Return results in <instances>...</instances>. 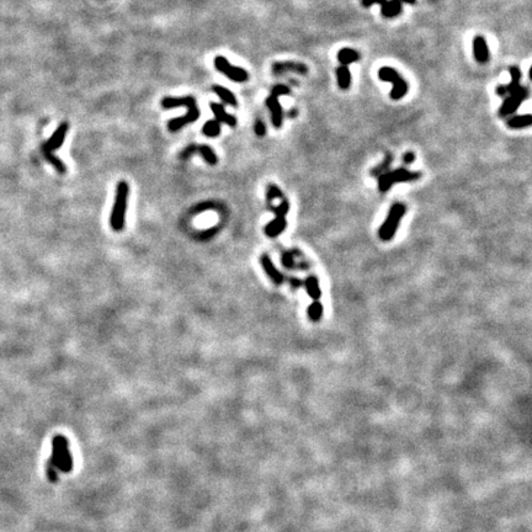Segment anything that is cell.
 <instances>
[{"label": "cell", "mask_w": 532, "mask_h": 532, "mask_svg": "<svg viewBox=\"0 0 532 532\" xmlns=\"http://www.w3.org/2000/svg\"><path fill=\"white\" fill-rule=\"evenodd\" d=\"M162 106L164 108H174L177 106H186L188 108L186 115L181 117L173 118L168 122V128L170 132H177L181 130L184 126L192 123L197 121L200 117V110H198L197 102L193 96H182V97H164L162 100Z\"/></svg>", "instance_id": "1"}, {"label": "cell", "mask_w": 532, "mask_h": 532, "mask_svg": "<svg viewBox=\"0 0 532 532\" xmlns=\"http://www.w3.org/2000/svg\"><path fill=\"white\" fill-rule=\"evenodd\" d=\"M128 195H130V186H128L127 182H118L117 186H116L115 202H113L112 212H111L110 217L111 228L115 232H121L125 227Z\"/></svg>", "instance_id": "2"}, {"label": "cell", "mask_w": 532, "mask_h": 532, "mask_svg": "<svg viewBox=\"0 0 532 532\" xmlns=\"http://www.w3.org/2000/svg\"><path fill=\"white\" fill-rule=\"evenodd\" d=\"M51 462L58 471L68 473L73 469V457H72L69 443L64 436L57 435L52 440V456Z\"/></svg>", "instance_id": "3"}, {"label": "cell", "mask_w": 532, "mask_h": 532, "mask_svg": "<svg viewBox=\"0 0 532 532\" xmlns=\"http://www.w3.org/2000/svg\"><path fill=\"white\" fill-rule=\"evenodd\" d=\"M291 92V89L288 87L283 84H277L272 88L271 90L270 96L266 99L265 105L268 107L271 112V121H272V125L276 128H280L282 125L283 120V113H282V107H281L280 101H278V96L280 95H288Z\"/></svg>", "instance_id": "4"}, {"label": "cell", "mask_w": 532, "mask_h": 532, "mask_svg": "<svg viewBox=\"0 0 532 532\" xmlns=\"http://www.w3.org/2000/svg\"><path fill=\"white\" fill-rule=\"evenodd\" d=\"M419 177L420 173H412L405 169V168H399V169L392 170V172H386L381 177H378V188L381 192H386L393 184L414 181Z\"/></svg>", "instance_id": "5"}, {"label": "cell", "mask_w": 532, "mask_h": 532, "mask_svg": "<svg viewBox=\"0 0 532 532\" xmlns=\"http://www.w3.org/2000/svg\"><path fill=\"white\" fill-rule=\"evenodd\" d=\"M404 213H405V206L402 205V203H394V205L392 206L391 211H389L388 217H387L384 223L382 224L381 228H379V231H378L379 238H381L382 240H384V242L391 240L392 238H393L397 229H398L400 219H402V217L404 216Z\"/></svg>", "instance_id": "6"}, {"label": "cell", "mask_w": 532, "mask_h": 532, "mask_svg": "<svg viewBox=\"0 0 532 532\" xmlns=\"http://www.w3.org/2000/svg\"><path fill=\"white\" fill-rule=\"evenodd\" d=\"M378 77L379 79L383 80V82H388L392 84L393 88H392L391 97L393 100H400L403 96L407 95V82L399 76V73L396 69L391 68V67H382L378 72Z\"/></svg>", "instance_id": "7"}, {"label": "cell", "mask_w": 532, "mask_h": 532, "mask_svg": "<svg viewBox=\"0 0 532 532\" xmlns=\"http://www.w3.org/2000/svg\"><path fill=\"white\" fill-rule=\"evenodd\" d=\"M214 67L218 72H221L222 74H224L226 77H228L229 79L233 80L237 83H244L247 82L249 78V74L245 69L240 68V67H234L227 61V58L224 57L218 56L214 58Z\"/></svg>", "instance_id": "8"}, {"label": "cell", "mask_w": 532, "mask_h": 532, "mask_svg": "<svg viewBox=\"0 0 532 532\" xmlns=\"http://www.w3.org/2000/svg\"><path fill=\"white\" fill-rule=\"evenodd\" d=\"M529 96V89L528 88L520 87L519 89H516L515 91L509 94V96L506 97L505 101L503 102L502 107L499 110V115L502 117H508V116L513 115L519 106L528 99Z\"/></svg>", "instance_id": "9"}, {"label": "cell", "mask_w": 532, "mask_h": 532, "mask_svg": "<svg viewBox=\"0 0 532 532\" xmlns=\"http://www.w3.org/2000/svg\"><path fill=\"white\" fill-rule=\"evenodd\" d=\"M69 125L67 122H62L58 126L56 131H54L51 138L48 139L46 143H43L42 146V154L45 153H53L54 151L59 149L62 147V144L64 143V139H66L67 132H68Z\"/></svg>", "instance_id": "10"}, {"label": "cell", "mask_w": 532, "mask_h": 532, "mask_svg": "<svg viewBox=\"0 0 532 532\" xmlns=\"http://www.w3.org/2000/svg\"><path fill=\"white\" fill-rule=\"evenodd\" d=\"M297 73L304 76L308 72L306 64L299 63V62H276L272 64V73L275 76H280L283 73Z\"/></svg>", "instance_id": "11"}, {"label": "cell", "mask_w": 532, "mask_h": 532, "mask_svg": "<svg viewBox=\"0 0 532 532\" xmlns=\"http://www.w3.org/2000/svg\"><path fill=\"white\" fill-rule=\"evenodd\" d=\"M510 76L511 82L509 83L508 85H504V87L500 85V87L497 88V94L499 95V96H505V95L511 94V92H514L516 89L520 88V80L521 77H523L520 68L516 66L510 67Z\"/></svg>", "instance_id": "12"}, {"label": "cell", "mask_w": 532, "mask_h": 532, "mask_svg": "<svg viewBox=\"0 0 532 532\" xmlns=\"http://www.w3.org/2000/svg\"><path fill=\"white\" fill-rule=\"evenodd\" d=\"M473 54L478 63H487L489 59V48L483 36H476L473 40Z\"/></svg>", "instance_id": "13"}, {"label": "cell", "mask_w": 532, "mask_h": 532, "mask_svg": "<svg viewBox=\"0 0 532 532\" xmlns=\"http://www.w3.org/2000/svg\"><path fill=\"white\" fill-rule=\"evenodd\" d=\"M210 107H211V110H212L214 117H216V121H218L219 123H222V122L226 123V125L231 126V127H236L237 123H238L237 117L236 116L227 113L226 110H224L223 105L217 104V102H211Z\"/></svg>", "instance_id": "14"}, {"label": "cell", "mask_w": 532, "mask_h": 532, "mask_svg": "<svg viewBox=\"0 0 532 532\" xmlns=\"http://www.w3.org/2000/svg\"><path fill=\"white\" fill-rule=\"evenodd\" d=\"M262 265H263V268H264V271L267 273L268 277L272 280L273 283H276V285H281V283L283 282V275L277 270V268H276V266L272 264V262H271V259L268 258V255H266V254L263 255Z\"/></svg>", "instance_id": "15"}, {"label": "cell", "mask_w": 532, "mask_h": 532, "mask_svg": "<svg viewBox=\"0 0 532 532\" xmlns=\"http://www.w3.org/2000/svg\"><path fill=\"white\" fill-rule=\"evenodd\" d=\"M286 227H287V222H286L285 217L276 216V218L265 227V234L270 238H275L285 231Z\"/></svg>", "instance_id": "16"}, {"label": "cell", "mask_w": 532, "mask_h": 532, "mask_svg": "<svg viewBox=\"0 0 532 532\" xmlns=\"http://www.w3.org/2000/svg\"><path fill=\"white\" fill-rule=\"evenodd\" d=\"M382 15L384 17H396L402 12V2L399 0H387L381 6Z\"/></svg>", "instance_id": "17"}, {"label": "cell", "mask_w": 532, "mask_h": 532, "mask_svg": "<svg viewBox=\"0 0 532 532\" xmlns=\"http://www.w3.org/2000/svg\"><path fill=\"white\" fill-rule=\"evenodd\" d=\"M338 59L342 63V66H349L360 59V53L353 48H343L338 53Z\"/></svg>", "instance_id": "18"}, {"label": "cell", "mask_w": 532, "mask_h": 532, "mask_svg": "<svg viewBox=\"0 0 532 532\" xmlns=\"http://www.w3.org/2000/svg\"><path fill=\"white\" fill-rule=\"evenodd\" d=\"M212 89L227 105H231V106H237V105H238V101H237L236 96H234V94L231 90L226 89V88L221 87V85H213Z\"/></svg>", "instance_id": "19"}, {"label": "cell", "mask_w": 532, "mask_h": 532, "mask_svg": "<svg viewBox=\"0 0 532 532\" xmlns=\"http://www.w3.org/2000/svg\"><path fill=\"white\" fill-rule=\"evenodd\" d=\"M337 77H338V85H339L340 89L346 90L350 88L351 84V73L349 71L348 66H340L337 69Z\"/></svg>", "instance_id": "20"}, {"label": "cell", "mask_w": 532, "mask_h": 532, "mask_svg": "<svg viewBox=\"0 0 532 532\" xmlns=\"http://www.w3.org/2000/svg\"><path fill=\"white\" fill-rule=\"evenodd\" d=\"M532 125V116L531 115H523V116H514L509 118L508 126L510 128H525L530 127Z\"/></svg>", "instance_id": "21"}, {"label": "cell", "mask_w": 532, "mask_h": 532, "mask_svg": "<svg viewBox=\"0 0 532 532\" xmlns=\"http://www.w3.org/2000/svg\"><path fill=\"white\" fill-rule=\"evenodd\" d=\"M196 153H200L202 156V158L205 159V162H207V164L210 165H216L218 163V158H217L216 153L212 151V148L205 144H201V146L196 147Z\"/></svg>", "instance_id": "22"}, {"label": "cell", "mask_w": 532, "mask_h": 532, "mask_svg": "<svg viewBox=\"0 0 532 532\" xmlns=\"http://www.w3.org/2000/svg\"><path fill=\"white\" fill-rule=\"evenodd\" d=\"M304 283H306V287H307V291H308L309 296H311L314 301H318L320 294H322V292H320L318 278L314 277V276H308Z\"/></svg>", "instance_id": "23"}, {"label": "cell", "mask_w": 532, "mask_h": 532, "mask_svg": "<svg viewBox=\"0 0 532 532\" xmlns=\"http://www.w3.org/2000/svg\"><path fill=\"white\" fill-rule=\"evenodd\" d=\"M202 133L207 137H217L221 133V123L216 120L207 121V122L203 125Z\"/></svg>", "instance_id": "24"}, {"label": "cell", "mask_w": 532, "mask_h": 532, "mask_svg": "<svg viewBox=\"0 0 532 532\" xmlns=\"http://www.w3.org/2000/svg\"><path fill=\"white\" fill-rule=\"evenodd\" d=\"M392 160H393V157H392L391 154H387L383 162H382L379 165H377L372 172H371V175H373V177H381V175L384 174V173L388 170V168L391 167Z\"/></svg>", "instance_id": "25"}, {"label": "cell", "mask_w": 532, "mask_h": 532, "mask_svg": "<svg viewBox=\"0 0 532 532\" xmlns=\"http://www.w3.org/2000/svg\"><path fill=\"white\" fill-rule=\"evenodd\" d=\"M43 157H45L46 160H47L48 163H51V164H52L53 167L56 168L57 172H59L61 174H64V173L67 172L66 164H64V163L62 162L61 159L57 158L56 156H53V153H45V154H43Z\"/></svg>", "instance_id": "26"}, {"label": "cell", "mask_w": 532, "mask_h": 532, "mask_svg": "<svg viewBox=\"0 0 532 532\" xmlns=\"http://www.w3.org/2000/svg\"><path fill=\"white\" fill-rule=\"evenodd\" d=\"M322 314H323V306L319 303L318 301H314L308 308L309 318H311V320H313V322H318V320L322 318Z\"/></svg>", "instance_id": "27"}, {"label": "cell", "mask_w": 532, "mask_h": 532, "mask_svg": "<svg viewBox=\"0 0 532 532\" xmlns=\"http://www.w3.org/2000/svg\"><path fill=\"white\" fill-rule=\"evenodd\" d=\"M46 473H47V478L52 483H56L57 480H58V469L54 467V464L50 459H48L47 463H46Z\"/></svg>", "instance_id": "28"}, {"label": "cell", "mask_w": 532, "mask_h": 532, "mask_svg": "<svg viewBox=\"0 0 532 532\" xmlns=\"http://www.w3.org/2000/svg\"><path fill=\"white\" fill-rule=\"evenodd\" d=\"M271 210H272L273 212H275V216L286 217V214H287L288 210H290V206H288L287 201H282V202H281L280 205L277 206V207H272V206H271Z\"/></svg>", "instance_id": "29"}, {"label": "cell", "mask_w": 532, "mask_h": 532, "mask_svg": "<svg viewBox=\"0 0 532 532\" xmlns=\"http://www.w3.org/2000/svg\"><path fill=\"white\" fill-rule=\"evenodd\" d=\"M267 200L268 201H272L275 200V198H281L282 197V192H281V190L278 188L277 186H275V185H270V186L267 187Z\"/></svg>", "instance_id": "30"}, {"label": "cell", "mask_w": 532, "mask_h": 532, "mask_svg": "<svg viewBox=\"0 0 532 532\" xmlns=\"http://www.w3.org/2000/svg\"><path fill=\"white\" fill-rule=\"evenodd\" d=\"M254 132H255V134H257L258 137H264L266 134V126H265V123L263 122L262 120L255 121Z\"/></svg>", "instance_id": "31"}, {"label": "cell", "mask_w": 532, "mask_h": 532, "mask_svg": "<svg viewBox=\"0 0 532 532\" xmlns=\"http://www.w3.org/2000/svg\"><path fill=\"white\" fill-rule=\"evenodd\" d=\"M196 147H197V144H191V146L186 147V148L184 149V151L180 153V158L181 159H187L190 158L192 154L196 153Z\"/></svg>", "instance_id": "32"}, {"label": "cell", "mask_w": 532, "mask_h": 532, "mask_svg": "<svg viewBox=\"0 0 532 532\" xmlns=\"http://www.w3.org/2000/svg\"><path fill=\"white\" fill-rule=\"evenodd\" d=\"M282 264H283V266H285V267L292 268L294 266V259H293L292 254H290V253H283Z\"/></svg>", "instance_id": "33"}, {"label": "cell", "mask_w": 532, "mask_h": 532, "mask_svg": "<svg viewBox=\"0 0 532 532\" xmlns=\"http://www.w3.org/2000/svg\"><path fill=\"white\" fill-rule=\"evenodd\" d=\"M387 0H361V4H362V6L365 7H370L371 5L373 4H379L382 6V5L386 2Z\"/></svg>", "instance_id": "34"}, {"label": "cell", "mask_w": 532, "mask_h": 532, "mask_svg": "<svg viewBox=\"0 0 532 532\" xmlns=\"http://www.w3.org/2000/svg\"><path fill=\"white\" fill-rule=\"evenodd\" d=\"M414 160H415V154L413 153V152H408V153H405L404 156H403V162H404L405 164H412Z\"/></svg>", "instance_id": "35"}, {"label": "cell", "mask_w": 532, "mask_h": 532, "mask_svg": "<svg viewBox=\"0 0 532 532\" xmlns=\"http://www.w3.org/2000/svg\"><path fill=\"white\" fill-rule=\"evenodd\" d=\"M291 283H292L293 287L298 288L299 285H301V281H299V280H291Z\"/></svg>", "instance_id": "36"}, {"label": "cell", "mask_w": 532, "mask_h": 532, "mask_svg": "<svg viewBox=\"0 0 532 532\" xmlns=\"http://www.w3.org/2000/svg\"><path fill=\"white\" fill-rule=\"evenodd\" d=\"M400 2H405V4H409V5H414L415 2H417V0H399Z\"/></svg>", "instance_id": "37"}]
</instances>
